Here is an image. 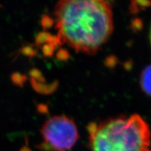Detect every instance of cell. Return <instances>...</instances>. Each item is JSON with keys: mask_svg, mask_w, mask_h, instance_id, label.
<instances>
[{"mask_svg": "<svg viewBox=\"0 0 151 151\" xmlns=\"http://www.w3.org/2000/svg\"><path fill=\"white\" fill-rule=\"evenodd\" d=\"M55 15L58 43L78 52L94 54L113 33L112 9L106 0H60Z\"/></svg>", "mask_w": 151, "mask_h": 151, "instance_id": "cell-1", "label": "cell"}, {"mask_svg": "<svg viewBox=\"0 0 151 151\" xmlns=\"http://www.w3.org/2000/svg\"><path fill=\"white\" fill-rule=\"evenodd\" d=\"M20 151H32L31 148H29L28 146H24L22 147V148L20 149Z\"/></svg>", "mask_w": 151, "mask_h": 151, "instance_id": "cell-8", "label": "cell"}, {"mask_svg": "<svg viewBox=\"0 0 151 151\" xmlns=\"http://www.w3.org/2000/svg\"><path fill=\"white\" fill-rule=\"evenodd\" d=\"M91 151H151V131L138 114L121 116L87 127Z\"/></svg>", "mask_w": 151, "mask_h": 151, "instance_id": "cell-2", "label": "cell"}, {"mask_svg": "<svg viewBox=\"0 0 151 151\" xmlns=\"http://www.w3.org/2000/svg\"><path fill=\"white\" fill-rule=\"evenodd\" d=\"M48 38H50V36L47 33H42L40 34L39 36H38L37 38V41L39 43H41L45 42V41H47V39Z\"/></svg>", "mask_w": 151, "mask_h": 151, "instance_id": "cell-5", "label": "cell"}, {"mask_svg": "<svg viewBox=\"0 0 151 151\" xmlns=\"http://www.w3.org/2000/svg\"><path fill=\"white\" fill-rule=\"evenodd\" d=\"M51 22H52V20L50 19V18H48V17H45V18H43L42 20V23H43V25L45 27H47V24H48V26H50L51 25Z\"/></svg>", "mask_w": 151, "mask_h": 151, "instance_id": "cell-7", "label": "cell"}, {"mask_svg": "<svg viewBox=\"0 0 151 151\" xmlns=\"http://www.w3.org/2000/svg\"><path fill=\"white\" fill-rule=\"evenodd\" d=\"M43 52H44V53L47 55H51L52 51H53V49L52 48V44H49V45H46V46H43Z\"/></svg>", "mask_w": 151, "mask_h": 151, "instance_id": "cell-6", "label": "cell"}, {"mask_svg": "<svg viewBox=\"0 0 151 151\" xmlns=\"http://www.w3.org/2000/svg\"><path fill=\"white\" fill-rule=\"evenodd\" d=\"M140 84L143 91L151 97V65L143 70L140 77Z\"/></svg>", "mask_w": 151, "mask_h": 151, "instance_id": "cell-4", "label": "cell"}, {"mask_svg": "<svg viewBox=\"0 0 151 151\" xmlns=\"http://www.w3.org/2000/svg\"><path fill=\"white\" fill-rule=\"evenodd\" d=\"M149 41H150V45H151V27L150 29V32H149Z\"/></svg>", "mask_w": 151, "mask_h": 151, "instance_id": "cell-9", "label": "cell"}, {"mask_svg": "<svg viewBox=\"0 0 151 151\" xmlns=\"http://www.w3.org/2000/svg\"><path fill=\"white\" fill-rule=\"evenodd\" d=\"M43 142L38 148L42 151H68L79 139L75 122L65 116H56L46 120L41 129Z\"/></svg>", "mask_w": 151, "mask_h": 151, "instance_id": "cell-3", "label": "cell"}]
</instances>
